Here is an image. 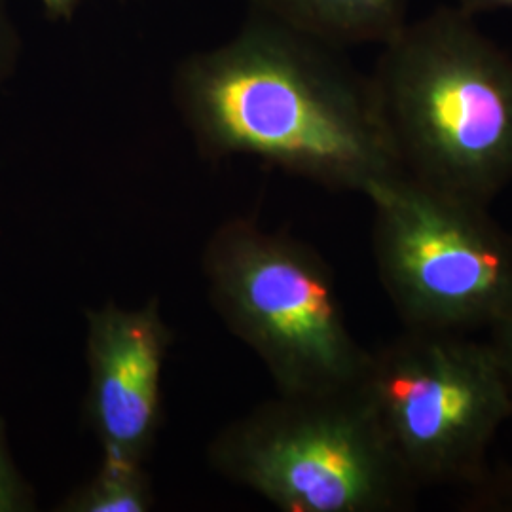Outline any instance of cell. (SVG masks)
Returning <instances> with one entry per match:
<instances>
[{"mask_svg": "<svg viewBox=\"0 0 512 512\" xmlns=\"http://www.w3.org/2000/svg\"><path fill=\"white\" fill-rule=\"evenodd\" d=\"M86 420L101 458L147 465L162 420V378L173 342L160 302H114L86 313Z\"/></svg>", "mask_w": 512, "mask_h": 512, "instance_id": "7", "label": "cell"}, {"mask_svg": "<svg viewBox=\"0 0 512 512\" xmlns=\"http://www.w3.org/2000/svg\"><path fill=\"white\" fill-rule=\"evenodd\" d=\"M363 196L380 281L406 329L467 334L512 315V238L488 205L403 173Z\"/></svg>", "mask_w": 512, "mask_h": 512, "instance_id": "6", "label": "cell"}, {"mask_svg": "<svg viewBox=\"0 0 512 512\" xmlns=\"http://www.w3.org/2000/svg\"><path fill=\"white\" fill-rule=\"evenodd\" d=\"M35 505V492L16 465L4 423L0 420V512L33 511Z\"/></svg>", "mask_w": 512, "mask_h": 512, "instance_id": "10", "label": "cell"}, {"mask_svg": "<svg viewBox=\"0 0 512 512\" xmlns=\"http://www.w3.org/2000/svg\"><path fill=\"white\" fill-rule=\"evenodd\" d=\"M23 52V40L12 18L10 2L0 0V86L16 73Z\"/></svg>", "mask_w": 512, "mask_h": 512, "instance_id": "12", "label": "cell"}, {"mask_svg": "<svg viewBox=\"0 0 512 512\" xmlns=\"http://www.w3.org/2000/svg\"><path fill=\"white\" fill-rule=\"evenodd\" d=\"M456 8L475 16L480 12L512 10V0H456Z\"/></svg>", "mask_w": 512, "mask_h": 512, "instance_id": "14", "label": "cell"}, {"mask_svg": "<svg viewBox=\"0 0 512 512\" xmlns=\"http://www.w3.org/2000/svg\"><path fill=\"white\" fill-rule=\"evenodd\" d=\"M48 18L63 19V21H71L80 4V0H40Z\"/></svg>", "mask_w": 512, "mask_h": 512, "instance_id": "15", "label": "cell"}, {"mask_svg": "<svg viewBox=\"0 0 512 512\" xmlns=\"http://www.w3.org/2000/svg\"><path fill=\"white\" fill-rule=\"evenodd\" d=\"M152 505L154 492L145 465L101 458L97 471L74 488L57 511L148 512Z\"/></svg>", "mask_w": 512, "mask_h": 512, "instance_id": "9", "label": "cell"}, {"mask_svg": "<svg viewBox=\"0 0 512 512\" xmlns=\"http://www.w3.org/2000/svg\"><path fill=\"white\" fill-rule=\"evenodd\" d=\"M408 480L467 488L488 469L512 418L509 385L492 344L465 332L406 329L368 353L357 384Z\"/></svg>", "mask_w": 512, "mask_h": 512, "instance_id": "5", "label": "cell"}, {"mask_svg": "<svg viewBox=\"0 0 512 512\" xmlns=\"http://www.w3.org/2000/svg\"><path fill=\"white\" fill-rule=\"evenodd\" d=\"M463 490L471 492V497L465 499V505H478L482 511H512V471L497 476L488 467L480 478Z\"/></svg>", "mask_w": 512, "mask_h": 512, "instance_id": "11", "label": "cell"}, {"mask_svg": "<svg viewBox=\"0 0 512 512\" xmlns=\"http://www.w3.org/2000/svg\"><path fill=\"white\" fill-rule=\"evenodd\" d=\"M251 12L330 48L384 46L408 23V0H249Z\"/></svg>", "mask_w": 512, "mask_h": 512, "instance_id": "8", "label": "cell"}, {"mask_svg": "<svg viewBox=\"0 0 512 512\" xmlns=\"http://www.w3.org/2000/svg\"><path fill=\"white\" fill-rule=\"evenodd\" d=\"M209 298L270 372L279 395L355 389L368 361L348 327L329 264L253 220L220 224L203 251Z\"/></svg>", "mask_w": 512, "mask_h": 512, "instance_id": "3", "label": "cell"}, {"mask_svg": "<svg viewBox=\"0 0 512 512\" xmlns=\"http://www.w3.org/2000/svg\"><path fill=\"white\" fill-rule=\"evenodd\" d=\"M173 99L207 158L251 156L359 194L401 173L370 78L253 12L236 37L184 59Z\"/></svg>", "mask_w": 512, "mask_h": 512, "instance_id": "1", "label": "cell"}, {"mask_svg": "<svg viewBox=\"0 0 512 512\" xmlns=\"http://www.w3.org/2000/svg\"><path fill=\"white\" fill-rule=\"evenodd\" d=\"M207 459L279 511H408L418 492L357 387L262 403L220 429Z\"/></svg>", "mask_w": 512, "mask_h": 512, "instance_id": "4", "label": "cell"}, {"mask_svg": "<svg viewBox=\"0 0 512 512\" xmlns=\"http://www.w3.org/2000/svg\"><path fill=\"white\" fill-rule=\"evenodd\" d=\"M370 84L403 175L480 205L512 183V57L471 14L408 21Z\"/></svg>", "mask_w": 512, "mask_h": 512, "instance_id": "2", "label": "cell"}, {"mask_svg": "<svg viewBox=\"0 0 512 512\" xmlns=\"http://www.w3.org/2000/svg\"><path fill=\"white\" fill-rule=\"evenodd\" d=\"M488 342L492 344V348L497 353V359L501 363V368L505 372L512 401V315L505 317L503 321H499L490 329Z\"/></svg>", "mask_w": 512, "mask_h": 512, "instance_id": "13", "label": "cell"}]
</instances>
